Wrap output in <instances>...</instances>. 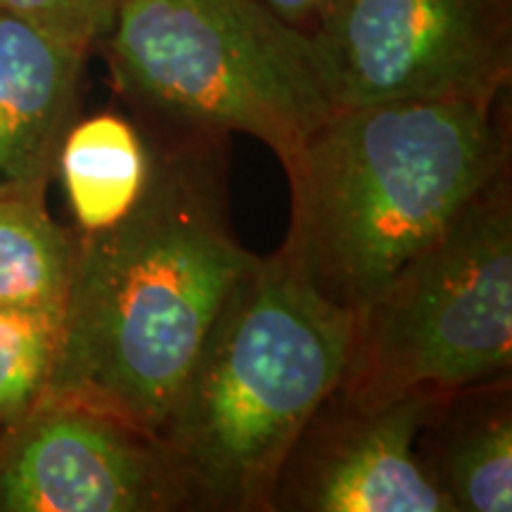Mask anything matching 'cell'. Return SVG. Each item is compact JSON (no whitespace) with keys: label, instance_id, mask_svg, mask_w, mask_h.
Instances as JSON below:
<instances>
[{"label":"cell","instance_id":"obj_7","mask_svg":"<svg viewBox=\"0 0 512 512\" xmlns=\"http://www.w3.org/2000/svg\"><path fill=\"white\" fill-rule=\"evenodd\" d=\"M171 510L195 503L155 434L64 401L0 430V512Z\"/></svg>","mask_w":512,"mask_h":512},{"label":"cell","instance_id":"obj_11","mask_svg":"<svg viewBox=\"0 0 512 512\" xmlns=\"http://www.w3.org/2000/svg\"><path fill=\"white\" fill-rule=\"evenodd\" d=\"M57 174L81 233H98L138 204L150 178V150L124 117L100 112L69 126Z\"/></svg>","mask_w":512,"mask_h":512},{"label":"cell","instance_id":"obj_3","mask_svg":"<svg viewBox=\"0 0 512 512\" xmlns=\"http://www.w3.org/2000/svg\"><path fill=\"white\" fill-rule=\"evenodd\" d=\"M354 328L285 247L254 261L159 434L195 510H273L292 448L344 380Z\"/></svg>","mask_w":512,"mask_h":512},{"label":"cell","instance_id":"obj_6","mask_svg":"<svg viewBox=\"0 0 512 512\" xmlns=\"http://www.w3.org/2000/svg\"><path fill=\"white\" fill-rule=\"evenodd\" d=\"M311 38L337 110L510 86L512 0H330Z\"/></svg>","mask_w":512,"mask_h":512},{"label":"cell","instance_id":"obj_5","mask_svg":"<svg viewBox=\"0 0 512 512\" xmlns=\"http://www.w3.org/2000/svg\"><path fill=\"white\" fill-rule=\"evenodd\" d=\"M510 370L512 185L505 171L356 313L335 396L361 408L413 394L451 396L510 382Z\"/></svg>","mask_w":512,"mask_h":512},{"label":"cell","instance_id":"obj_12","mask_svg":"<svg viewBox=\"0 0 512 512\" xmlns=\"http://www.w3.org/2000/svg\"><path fill=\"white\" fill-rule=\"evenodd\" d=\"M74 259L76 235L46 200L0 197V306H64Z\"/></svg>","mask_w":512,"mask_h":512},{"label":"cell","instance_id":"obj_4","mask_svg":"<svg viewBox=\"0 0 512 512\" xmlns=\"http://www.w3.org/2000/svg\"><path fill=\"white\" fill-rule=\"evenodd\" d=\"M95 50L140 110L192 138L245 133L283 169L337 112L313 38L256 0H114Z\"/></svg>","mask_w":512,"mask_h":512},{"label":"cell","instance_id":"obj_13","mask_svg":"<svg viewBox=\"0 0 512 512\" xmlns=\"http://www.w3.org/2000/svg\"><path fill=\"white\" fill-rule=\"evenodd\" d=\"M64 306H0V430L46 394L62 339Z\"/></svg>","mask_w":512,"mask_h":512},{"label":"cell","instance_id":"obj_16","mask_svg":"<svg viewBox=\"0 0 512 512\" xmlns=\"http://www.w3.org/2000/svg\"><path fill=\"white\" fill-rule=\"evenodd\" d=\"M112 8H114V0H112Z\"/></svg>","mask_w":512,"mask_h":512},{"label":"cell","instance_id":"obj_2","mask_svg":"<svg viewBox=\"0 0 512 512\" xmlns=\"http://www.w3.org/2000/svg\"><path fill=\"white\" fill-rule=\"evenodd\" d=\"M503 98L339 107L311 133L285 166L283 247L325 297L361 311L510 171Z\"/></svg>","mask_w":512,"mask_h":512},{"label":"cell","instance_id":"obj_1","mask_svg":"<svg viewBox=\"0 0 512 512\" xmlns=\"http://www.w3.org/2000/svg\"><path fill=\"white\" fill-rule=\"evenodd\" d=\"M256 259L230 228L200 145L150 152L136 207L112 228L76 235L60 351L41 401L79 403L159 437Z\"/></svg>","mask_w":512,"mask_h":512},{"label":"cell","instance_id":"obj_9","mask_svg":"<svg viewBox=\"0 0 512 512\" xmlns=\"http://www.w3.org/2000/svg\"><path fill=\"white\" fill-rule=\"evenodd\" d=\"M88 55L0 10V197L46 200Z\"/></svg>","mask_w":512,"mask_h":512},{"label":"cell","instance_id":"obj_14","mask_svg":"<svg viewBox=\"0 0 512 512\" xmlns=\"http://www.w3.org/2000/svg\"><path fill=\"white\" fill-rule=\"evenodd\" d=\"M10 12L64 46L91 55L112 17V0H0Z\"/></svg>","mask_w":512,"mask_h":512},{"label":"cell","instance_id":"obj_8","mask_svg":"<svg viewBox=\"0 0 512 512\" xmlns=\"http://www.w3.org/2000/svg\"><path fill=\"white\" fill-rule=\"evenodd\" d=\"M439 399L413 394L361 408L332 394L292 448L273 510L453 512L418 451Z\"/></svg>","mask_w":512,"mask_h":512},{"label":"cell","instance_id":"obj_15","mask_svg":"<svg viewBox=\"0 0 512 512\" xmlns=\"http://www.w3.org/2000/svg\"><path fill=\"white\" fill-rule=\"evenodd\" d=\"M256 3L264 5L268 12H273L275 17L283 19L290 27L311 36L330 0H256Z\"/></svg>","mask_w":512,"mask_h":512},{"label":"cell","instance_id":"obj_10","mask_svg":"<svg viewBox=\"0 0 512 512\" xmlns=\"http://www.w3.org/2000/svg\"><path fill=\"white\" fill-rule=\"evenodd\" d=\"M418 451L453 512H510V382L439 399L422 427Z\"/></svg>","mask_w":512,"mask_h":512}]
</instances>
